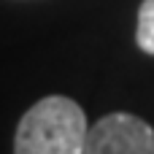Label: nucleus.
<instances>
[{
	"label": "nucleus",
	"mask_w": 154,
	"mask_h": 154,
	"mask_svg": "<svg viewBox=\"0 0 154 154\" xmlns=\"http://www.w3.org/2000/svg\"><path fill=\"white\" fill-rule=\"evenodd\" d=\"M135 43L141 51L154 57V0H143L138 8V27H135Z\"/></svg>",
	"instance_id": "obj_3"
},
{
	"label": "nucleus",
	"mask_w": 154,
	"mask_h": 154,
	"mask_svg": "<svg viewBox=\"0 0 154 154\" xmlns=\"http://www.w3.org/2000/svg\"><path fill=\"white\" fill-rule=\"evenodd\" d=\"M89 122L84 108L65 97H41L22 119L14 135L16 154H81Z\"/></svg>",
	"instance_id": "obj_1"
},
{
	"label": "nucleus",
	"mask_w": 154,
	"mask_h": 154,
	"mask_svg": "<svg viewBox=\"0 0 154 154\" xmlns=\"http://www.w3.org/2000/svg\"><path fill=\"white\" fill-rule=\"evenodd\" d=\"M154 130L149 122L133 114H108L97 119L89 133L84 154H152Z\"/></svg>",
	"instance_id": "obj_2"
}]
</instances>
